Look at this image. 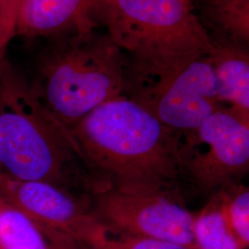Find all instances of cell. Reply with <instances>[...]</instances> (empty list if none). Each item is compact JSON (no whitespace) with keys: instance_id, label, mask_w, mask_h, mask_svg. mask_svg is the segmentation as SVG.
I'll list each match as a JSON object with an SVG mask.
<instances>
[{"instance_id":"1","label":"cell","mask_w":249,"mask_h":249,"mask_svg":"<svg viewBox=\"0 0 249 249\" xmlns=\"http://www.w3.org/2000/svg\"><path fill=\"white\" fill-rule=\"evenodd\" d=\"M70 132L93 187L182 200L180 134L124 94L93 109Z\"/></svg>"},{"instance_id":"7","label":"cell","mask_w":249,"mask_h":249,"mask_svg":"<svg viewBox=\"0 0 249 249\" xmlns=\"http://www.w3.org/2000/svg\"><path fill=\"white\" fill-rule=\"evenodd\" d=\"M89 199L93 216L109 229L196 249L195 215L187 211L183 200L158 193L98 187L90 188Z\"/></svg>"},{"instance_id":"15","label":"cell","mask_w":249,"mask_h":249,"mask_svg":"<svg viewBox=\"0 0 249 249\" xmlns=\"http://www.w3.org/2000/svg\"><path fill=\"white\" fill-rule=\"evenodd\" d=\"M99 249H188L178 244L145 237H138L109 229Z\"/></svg>"},{"instance_id":"17","label":"cell","mask_w":249,"mask_h":249,"mask_svg":"<svg viewBox=\"0 0 249 249\" xmlns=\"http://www.w3.org/2000/svg\"><path fill=\"white\" fill-rule=\"evenodd\" d=\"M15 18L11 16L3 0H0V37L10 42L15 36Z\"/></svg>"},{"instance_id":"5","label":"cell","mask_w":249,"mask_h":249,"mask_svg":"<svg viewBox=\"0 0 249 249\" xmlns=\"http://www.w3.org/2000/svg\"><path fill=\"white\" fill-rule=\"evenodd\" d=\"M123 94L181 136L223 108L208 54L172 70L148 68L125 55Z\"/></svg>"},{"instance_id":"4","label":"cell","mask_w":249,"mask_h":249,"mask_svg":"<svg viewBox=\"0 0 249 249\" xmlns=\"http://www.w3.org/2000/svg\"><path fill=\"white\" fill-rule=\"evenodd\" d=\"M92 20L131 60L172 70L213 51V40L187 0H101Z\"/></svg>"},{"instance_id":"12","label":"cell","mask_w":249,"mask_h":249,"mask_svg":"<svg viewBox=\"0 0 249 249\" xmlns=\"http://www.w3.org/2000/svg\"><path fill=\"white\" fill-rule=\"evenodd\" d=\"M0 249H52L38 223L0 194Z\"/></svg>"},{"instance_id":"3","label":"cell","mask_w":249,"mask_h":249,"mask_svg":"<svg viewBox=\"0 0 249 249\" xmlns=\"http://www.w3.org/2000/svg\"><path fill=\"white\" fill-rule=\"evenodd\" d=\"M45 41L30 83L67 128L123 94L125 55L106 31L80 30Z\"/></svg>"},{"instance_id":"19","label":"cell","mask_w":249,"mask_h":249,"mask_svg":"<svg viewBox=\"0 0 249 249\" xmlns=\"http://www.w3.org/2000/svg\"><path fill=\"white\" fill-rule=\"evenodd\" d=\"M9 44V42H7L2 37H0V61L6 56V51Z\"/></svg>"},{"instance_id":"11","label":"cell","mask_w":249,"mask_h":249,"mask_svg":"<svg viewBox=\"0 0 249 249\" xmlns=\"http://www.w3.org/2000/svg\"><path fill=\"white\" fill-rule=\"evenodd\" d=\"M213 38L249 43V0H189Z\"/></svg>"},{"instance_id":"10","label":"cell","mask_w":249,"mask_h":249,"mask_svg":"<svg viewBox=\"0 0 249 249\" xmlns=\"http://www.w3.org/2000/svg\"><path fill=\"white\" fill-rule=\"evenodd\" d=\"M211 38L213 48L208 58L215 74L218 101L249 117V44Z\"/></svg>"},{"instance_id":"18","label":"cell","mask_w":249,"mask_h":249,"mask_svg":"<svg viewBox=\"0 0 249 249\" xmlns=\"http://www.w3.org/2000/svg\"><path fill=\"white\" fill-rule=\"evenodd\" d=\"M4 3L6 4L7 8L9 9V13L11 16L15 18L16 21V16H17V10H18V5L20 0H3ZM16 24V23H15Z\"/></svg>"},{"instance_id":"2","label":"cell","mask_w":249,"mask_h":249,"mask_svg":"<svg viewBox=\"0 0 249 249\" xmlns=\"http://www.w3.org/2000/svg\"><path fill=\"white\" fill-rule=\"evenodd\" d=\"M0 171L9 178L47 182L89 197L90 177L70 129L7 56L0 61Z\"/></svg>"},{"instance_id":"8","label":"cell","mask_w":249,"mask_h":249,"mask_svg":"<svg viewBox=\"0 0 249 249\" xmlns=\"http://www.w3.org/2000/svg\"><path fill=\"white\" fill-rule=\"evenodd\" d=\"M0 194L36 223L99 249L106 226L90 211L89 199L43 181L0 176Z\"/></svg>"},{"instance_id":"20","label":"cell","mask_w":249,"mask_h":249,"mask_svg":"<svg viewBox=\"0 0 249 249\" xmlns=\"http://www.w3.org/2000/svg\"><path fill=\"white\" fill-rule=\"evenodd\" d=\"M1 175H2V173H1V171H0V176H1Z\"/></svg>"},{"instance_id":"14","label":"cell","mask_w":249,"mask_h":249,"mask_svg":"<svg viewBox=\"0 0 249 249\" xmlns=\"http://www.w3.org/2000/svg\"><path fill=\"white\" fill-rule=\"evenodd\" d=\"M227 224L242 249L249 245V187L237 183L218 191Z\"/></svg>"},{"instance_id":"6","label":"cell","mask_w":249,"mask_h":249,"mask_svg":"<svg viewBox=\"0 0 249 249\" xmlns=\"http://www.w3.org/2000/svg\"><path fill=\"white\" fill-rule=\"evenodd\" d=\"M184 178L201 194L240 183L249 167V117L221 108L199 127L182 135Z\"/></svg>"},{"instance_id":"21","label":"cell","mask_w":249,"mask_h":249,"mask_svg":"<svg viewBox=\"0 0 249 249\" xmlns=\"http://www.w3.org/2000/svg\"><path fill=\"white\" fill-rule=\"evenodd\" d=\"M187 1H189V0H187Z\"/></svg>"},{"instance_id":"13","label":"cell","mask_w":249,"mask_h":249,"mask_svg":"<svg viewBox=\"0 0 249 249\" xmlns=\"http://www.w3.org/2000/svg\"><path fill=\"white\" fill-rule=\"evenodd\" d=\"M193 233L196 249H242L227 224L218 191L195 216Z\"/></svg>"},{"instance_id":"9","label":"cell","mask_w":249,"mask_h":249,"mask_svg":"<svg viewBox=\"0 0 249 249\" xmlns=\"http://www.w3.org/2000/svg\"><path fill=\"white\" fill-rule=\"evenodd\" d=\"M101 0H20L15 36L50 39L80 30L96 29L91 15Z\"/></svg>"},{"instance_id":"16","label":"cell","mask_w":249,"mask_h":249,"mask_svg":"<svg viewBox=\"0 0 249 249\" xmlns=\"http://www.w3.org/2000/svg\"><path fill=\"white\" fill-rule=\"evenodd\" d=\"M40 225V224H39ZM50 242L52 249H94L86 243L77 240L61 231L40 225Z\"/></svg>"}]
</instances>
